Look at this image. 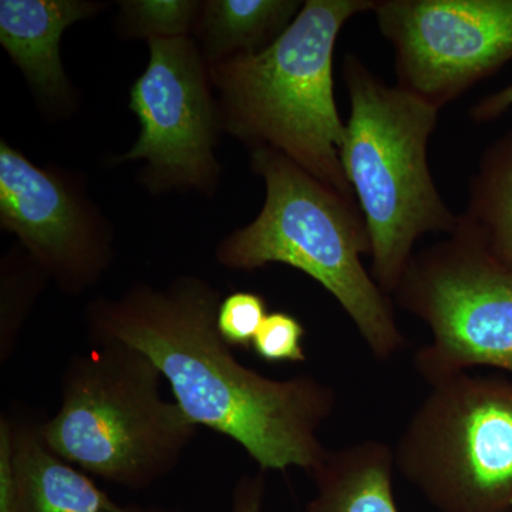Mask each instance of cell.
<instances>
[{
	"instance_id": "obj_1",
	"label": "cell",
	"mask_w": 512,
	"mask_h": 512,
	"mask_svg": "<svg viewBox=\"0 0 512 512\" xmlns=\"http://www.w3.org/2000/svg\"><path fill=\"white\" fill-rule=\"evenodd\" d=\"M222 298L194 275L165 286L136 284L89 303L87 339L150 357L184 416L238 443L259 471L311 473L328 451L318 433L335 412L336 393L315 376L269 379L242 365L218 332Z\"/></svg>"
},
{
	"instance_id": "obj_2",
	"label": "cell",
	"mask_w": 512,
	"mask_h": 512,
	"mask_svg": "<svg viewBox=\"0 0 512 512\" xmlns=\"http://www.w3.org/2000/svg\"><path fill=\"white\" fill-rule=\"evenodd\" d=\"M376 0H306L276 42L211 64L222 130L251 151L271 148L356 200L340 163L346 123L333 90L340 30Z\"/></svg>"
},
{
	"instance_id": "obj_3",
	"label": "cell",
	"mask_w": 512,
	"mask_h": 512,
	"mask_svg": "<svg viewBox=\"0 0 512 512\" xmlns=\"http://www.w3.org/2000/svg\"><path fill=\"white\" fill-rule=\"evenodd\" d=\"M251 167L265 183L264 207L251 224L222 239L218 264L245 272L269 264L298 269L338 301L379 362L402 352L407 339L392 296L362 262L370 237L357 201L271 148L251 151Z\"/></svg>"
},
{
	"instance_id": "obj_4",
	"label": "cell",
	"mask_w": 512,
	"mask_h": 512,
	"mask_svg": "<svg viewBox=\"0 0 512 512\" xmlns=\"http://www.w3.org/2000/svg\"><path fill=\"white\" fill-rule=\"evenodd\" d=\"M350 116L339 156L370 237V274L392 296L414 245L456 231L458 215L434 184L429 141L440 110L376 76L359 56L343 60Z\"/></svg>"
},
{
	"instance_id": "obj_5",
	"label": "cell",
	"mask_w": 512,
	"mask_h": 512,
	"mask_svg": "<svg viewBox=\"0 0 512 512\" xmlns=\"http://www.w3.org/2000/svg\"><path fill=\"white\" fill-rule=\"evenodd\" d=\"M70 359L55 416L39 423L46 446L89 476L144 490L173 473L197 436L140 350L107 342Z\"/></svg>"
},
{
	"instance_id": "obj_6",
	"label": "cell",
	"mask_w": 512,
	"mask_h": 512,
	"mask_svg": "<svg viewBox=\"0 0 512 512\" xmlns=\"http://www.w3.org/2000/svg\"><path fill=\"white\" fill-rule=\"evenodd\" d=\"M439 512H512V382L464 372L431 386L394 448Z\"/></svg>"
},
{
	"instance_id": "obj_7",
	"label": "cell",
	"mask_w": 512,
	"mask_h": 512,
	"mask_svg": "<svg viewBox=\"0 0 512 512\" xmlns=\"http://www.w3.org/2000/svg\"><path fill=\"white\" fill-rule=\"evenodd\" d=\"M392 299L431 330L413 357L430 387L476 366L512 375V268L464 229L414 252Z\"/></svg>"
},
{
	"instance_id": "obj_8",
	"label": "cell",
	"mask_w": 512,
	"mask_h": 512,
	"mask_svg": "<svg viewBox=\"0 0 512 512\" xmlns=\"http://www.w3.org/2000/svg\"><path fill=\"white\" fill-rule=\"evenodd\" d=\"M148 49L128 104L140 136L111 164L146 161L141 181L151 194L194 190L212 197L222 174L215 156L222 124L210 66L192 37L153 39Z\"/></svg>"
},
{
	"instance_id": "obj_9",
	"label": "cell",
	"mask_w": 512,
	"mask_h": 512,
	"mask_svg": "<svg viewBox=\"0 0 512 512\" xmlns=\"http://www.w3.org/2000/svg\"><path fill=\"white\" fill-rule=\"evenodd\" d=\"M397 86L443 109L512 60V0H376Z\"/></svg>"
},
{
	"instance_id": "obj_10",
	"label": "cell",
	"mask_w": 512,
	"mask_h": 512,
	"mask_svg": "<svg viewBox=\"0 0 512 512\" xmlns=\"http://www.w3.org/2000/svg\"><path fill=\"white\" fill-rule=\"evenodd\" d=\"M0 228L42 266L66 295L99 284L114 259L109 218L86 180L57 165H39L0 141Z\"/></svg>"
},
{
	"instance_id": "obj_11",
	"label": "cell",
	"mask_w": 512,
	"mask_h": 512,
	"mask_svg": "<svg viewBox=\"0 0 512 512\" xmlns=\"http://www.w3.org/2000/svg\"><path fill=\"white\" fill-rule=\"evenodd\" d=\"M104 8L89 0H0V45L53 119L70 116L79 101L60 57L63 33Z\"/></svg>"
},
{
	"instance_id": "obj_12",
	"label": "cell",
	"mask_w": 512,
	"mask_h": 512,
	"mask_svg": "<svg viewBox=\"0 0 512 512\" xmlns=\"http://www.w3.org/2000/svg\"><path fill=\"white\" fill-rule=\"evenodd\" d=\"M19 501L16 512H173L117 504L89 474L46 446L39 423L13 420Z\"/></svg>"
},
{
	"instance_id": "obj_13",
	"label": "cell",
	"mask_w": 512,
	"mask_h": 512,
	"mask_svg": "<svg viewBox=\"0 0 512 512\" xmlns=\"http://www.w3.org/2000/svg\"><path fill=\"white\" fill-rule=\"evenodd\" d=\"M394 468V448L380 440L328 450L309 473L316 497L305 512H399Z\"/></svg>"
},
{
	"instance_id": "obj_14",
	"label": "cell",
	"mask_w": 512,
	"mask_h": 512,
	"mask_svg": "<svg viewBox=\"0 0 512 512\" xmlns=\"http://www.w3.org/2000/svg\"><path fill=\"white\" fill-rule=\"evenodd\" d=\"M302 6L301 0H205L192 35L208 66L254 55L282 36Z\"/></svg>"
},
{
	"instance_id": "obj_15",
	"label": "cell",
	"mask_w": 512,
	"mask_h": 512,
	"mask_svg": "<svg viewBox=\"0 0 512 512\" xmlns=\"http://www.w3.org/2000/svg\"><path fill=\"white\" fill-rule=\"evenodd\" d=\"M457 227L512 268V128L485 148Z\"/></svg>"
},
{
	"instance_id": "obj_16",
	"label": "cell",
	"mask_w": 512,
	"mask_h": 512,
	"mask_svg": "<svg viewBox=\"0 0 512 512\" xmlns=\"http://www.w3.org/2000/svg\"><path fill=\"white\" fill-rule=\"evenodd\" d=\"M49 276L20 245L3 256L0 266V363L9 362L20 333Z\"/></svg>"
},
{
	"instance_id": "obj_17",
	"label": "cell",
	"mask_w": 512,
	"mask_h": 512,
	"mask_svg": "<svg viewBox=\"0 0 512 512\" xmlns=\"http://www.w3.org/2000/svg\"><path fill=\"white\" fill-rule=\"evenodd\" d=\"M198 0H123L117 30L126 39L190 37L200 15Z\"/></svg>"
},
{
	"instance_id": "obj_18",
	"label": "cell",
	"mask_w": 512,
	"mask_h": 512,
	"mask_svg": "<svg viewBox=\"0 0 512 512\" xmlns=\"http://www.w3.org/2000/svg\"><path fill=\"white\" fill-rule=\"evenodd\" d=\"M268 313V303L259 293H229L222 298L218 308V332L231 348L251 349Z\"/></svg>"
},
{
	"instance_id": "obj_19",
	"label": "cell",
	"mask_w": 512,
	"mask_h": 512,
	"mask_svg": "<svg viewBox=\"0 0 512 512\" xmlns=\"http://www.w3.org/2000/svg\"><path fill=\"white\" fill-rule=\"evenodd\" d=\"M305 336V326L292 313L269 312L256 333L252 349L266 363H303Z\"/></svg>"
},
{
	"instance_id": "obj_20",
	"label": "cell",
	"mask_w": 512,
	"mask_h": 512,
	"mask_svg": "<svg viewBox=\"0 0 512 512\" xmlns=\"http://www.w3.org/2000/svg\"><path fill=\"white\" fill-rule=\"evenodd\" d=\"M19 476L16 467L15 433L9 414L0 417V512H16Z\"/></svg>"
},
{
	"instance_id": "obj_21",
	"label": "cell",
	"mask_w": 512,
	"mask_h": 512,
	"mask_svg": "<svg viewBox=\"0 0 512 512\" xmlns=\"http://www.w3.org/2000/svg\"><path fill=\"white\" fill-rule=\"evenodd\" d=\"M266 477L264 471L244 474L234 485L229 512H264Z\"/></svg>"
},
{
	"instance_id": "obj_22",
	"label": "cell",
	"mask_w": 512,
	"mask_h": 512,
	"mask_svg": "<svg viewBox=\"0 0 512 512\" xmlns=\"http://www.w3.org/2000/svg\"><path fill=\"white\" fill-rule=\"evenodd\" d=\"M512 107V83L500 92L488 94L470 109V119L484 124L500 119Z\"/></svg>"
},
{
	"instance_id": "obj_23",
	"label": "cell",
	"mask_w": 512,
	"mask_h": 512,
	"mask_svg": "<svg viewBox=\"0 0 512 512\" xmlns=\"http://www.w3.org/2000/svg\"><path fill=\"white\" fill-rule=\"evenodd\" d=\"M173 512H177V511H173Z\"/></svg>"
}]
</instances>
